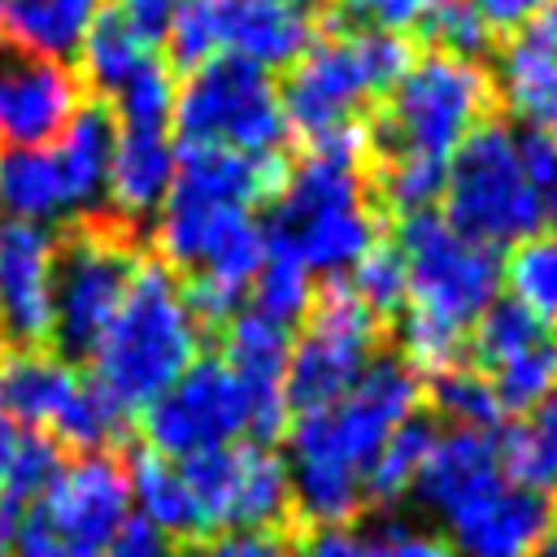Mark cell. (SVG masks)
Segmentation results:
<instances>
[{
    "instance_id": "cell-1",
    "label": "cell",
    "mask_w": 557,
    "mask_h": 557,
    "mask_svg": "<svg viewBox=\"0 0 557 557\" xmlns=\"http://www.w3.org/2000/svg\"><path fill=\"white\" fill-rule=\"evenodd\" d=\"M418 405L422 379L396 357H374L348 396L296 418L283 457L292 509L313 531L357 522L366 509V470L374 466L387 435L418 418Z\"/></svg>"
},
{
    "instance_id": "cell-2",
    "label": "cell",
    "mask_w": 557,
    "mask_h": 557,
    "mask_svg": "<svg viewBox=\"0 0 557 557\" xmlns=\"http://www.w3.org/2000/svg\"><path fill=\"white\" fill-rule=\"evenodd\" d=\"M200 357V322L183 283L161 261H144L91 348V387L131 422Z\"/></svg>"
},
{
    "instance_id": "cell-3",
    "label": "cell",
    "mask_w": 557,
    "mask_h": 557,
    "mask_svg": "<svg viewBox=\"0 0 557 557\" xmlns=\"http://www.w3.org/2000/svg\"><path fill=\"white\" fill-rule=\"evenodd\" d=\"M409 61H413V48L405 35H387L370 26L326 30L292 65L278 91L283 122L296 131L300 144L357 126L366 122L361 113L396 87Z\"/></svg>"
},
{
    "instance_id": "cell-4",
    "label": "cell",
    "mask_w": 557,
    "mask_h": 557,
    "mask_svg": "<svg viewBox=\"0 0 557 557\" xmlns=\"http://www.w3.org/2000/svg\"><path fill=\"white\" fill-rule=\"evenodd\" d=\"M492 100L496 87L479 61L426 52L409 61V70L383 96L379 117L366 122L370 152L448 165V157L487 122Z\"/></svg>"
},
{
    "instance_id": "cell-5",
    "label": "cell",
    "mask_w": 557,
    "mask_h": 557,
    "mask_svg": "<svg viewBox=\"0 0 557 557\" xmlns=\"http://www.w3.org/2000/svg\"><path fill=\"white\" fill-rule=\"evenodd\" d=\"M444 222L479 248H513L544 231V209L522 170L518 135L505 122H483L444 170Z\"/></svg>"
},
{
    "instance_id": "cell-6",
    "label": "cell",
    "mask_w": 557,
    "mask_h": 557,
    "mask_svg": "<svg viewBox=\"0 0 557 557\" xmlns=\"http://www.w3.org/2000/svg\"><path fill=\"white\" fill-rule=\"evenodd\" d=\"M144 265L135 231L87 218L74 226L52 257V352L57 357H91L96 339L113 322L135 270Z\"/></svg>"
},
{
    "instance_id": "cell-7",
    "label": "cell",
    "mask_w": 557,
    "mask_h": 557,
    "mask_svg": "<svg viewBox=\"0 0 557 557\" xmlns=\"http://www.w3.org/2000/svg\"><path fill=\"white\" fill-rule=\"evenodd\" d=\"M0 405L26 431L48 435L57 448L104 453L131 422L52 348L0 352Z\"/></svg>"
},
{
    "instance_id": "cell-8",
    "label": "cell",
    "mask_w": 557,
    "mask_h": 557,
    "mask_svg": "<svg viewBox=\"0 0 557 557\" xmlns=\"http://www.w3.org/2000/svg\"><path fill=\"white\" fill-rule=\"evenodd\" d=\"M379 339H383V318H374L344 278H331L313 296L305 313V331L292 339L283 370L287 409L305 418L348 396V387L379 357Z\"/></svg>"
},
{
    "instance_id": "cell-9",
    "label": "cell",
    "mask_w": 557,
    "mask_h": 557,
    "mask_svg": "<svg viewBox=\"0 0 557 557\" xmlns=\"http://www.w3.org/2000/svg\"><path fill=\"white\" fill-rule=\"evenodd\" d=\"M174 131L183 148H231V152H278L287 131L278 87L265 70L218 57L187 74L174 96Z\"/></svg>"
},
{
    "instance_id": "cell-10",
    "label": "cell",
    "mask_w": 557,
    "mask_h": 557,
    "mask_svg": "<svg viewBox=\"0 0 557 557\" xmlns=\"http://www.w3.org/2000/svg\"><path fill=\"white\" fill-rule=\"evenodd\" d=\"M396 252L405 265V309L470 331L500 300V257L457 235L440 213L400 218Z\"/></svg>"
},
{
    "instance_id": "cell-11",
    "label": "cell",
    "mask_w": 557,
    "mask_h": 557,
    "mask_svg": "<svg viewBox=\"0 0 557 557\" xmlns=\"http://www.w3.org/2000/svg\"><path fill=\"white\" fill-rule=\"evenodd\" d=\"M148 453L165 461H191L200 453L252 440V400L248 387L218 361L196 357L144 413H139Z\"/></svg>"
},
{
    "instance_id": "cell-12",
    "label": "cell",
    "mask_w": 557,
    "mask_h": 557,
    "mask_svg": "<svg viewBox=\"0 0 557 557\" xmlns=\"http://www.w3.org/2000/svg\"><path fill=\"white\" fill-rule=\"evenodd\" d=\"M191 487L200 531H274L292 513L287 461L270 444L239 440L178 461Z\"/></svg>"
},
{
    "instance_id": "cell-13",
    "label": "cell",
    "mask_w": 557,
    "mask_h": 557,
    "mask_svg": "<svg viewBox=\"0 0 557 557\" xmlns=\"http://www.w3.org/2000/svg\"><path fill=\"white\" fill-rule=\"evenodd\" d=\"M65 557H104L131 522V483L117 453H78L26 509Z\"/></svg>"
},
{
    "instance_id": "cell-14",
    "label": "cell",
    "mask_w": 557,
    "mask_h": 557,
    "mask_svg": "<svg viewBox=\"0 0 557 557\" xmlns=\"http://www.w3.org/2000/svg\"><path fill=\"white\" fill-rule=\"evenodd\" d=\"M83 109V83L65 61L0 44V144L48 148Z\"/></svg>"
},
{
    "instance_id": "cell-15",
    "label": "cell",
    "mask_w": 557,
    "mask_h": 557,
    "mask_svg": "<svg viewBox=\"0 0 557 557\" xmlns=\"http://www.w3.org/2000/svg\"><path fill=\"white\" fill-rule=\"evenodd\" d=\"M52 257L48 226L0 218V335L13 348H44L52 335Z\"/></svg>"
},
{
    "instance_id": "cell-16",
    "label": "cell",
    "mask_w": 557,
    "mask_h": 557,
    "mask_svg": "<svg viewBox=\"0 0 557 557\" xmlns=\"http://www.w3.org/2000/svg\"><path fill=\"white\" fill-rule=\"evenodd\" d=\"M557 527L553 500L500 483L492 496L470 505L461 518L448 522L453 557H535Z\"/></svg>"
},
{
    "instance_id": "cell-17",
    "label": "cell",
    "mask_w": 557,
    "mask_h": 557,
    "mask_svg": "<svg viewBox=\"0 0 557 557\" xmlns=\"http://www.w3.org/2000/svg\"><path fill=\"white\" fill-rule=\"evenodd\" d=\"M500 483H505V474H500V461H496V444L487 435L444 431V435L431 440L426 461H422L409 496H418V505L448 527L470 505L492 496Z\"/></svg>"
},
{
    "instance_id": "cell-18",
    "label": "cell",
    "mask_w": 557,
    "mask_h": 557,
    "mask_svg": "<svg viewBox=\"0 0 557 557\" xmlns=\"http://www.w3.org/2000/svg\"><path fill=\"white\" fill-rule=\"evenodd\" d=\"M322 0H226V57L292 70L318 39Z\"/></svg>"
},
{
    "instance_id": "cell-19",
    "label": "cell",
    "mask_w": 557,
    "mask_h": 557,
    "mask_svg": "<svg viewBox=\"0 0 557 557\" xmlns=\"http://www.w3.org/2000/svg\"><path fill=\"white\" fill-rule=\"evenodd\" d=\"M174 170H178V148H174L170 131H117L109 183H104L109 222H117L126 231L148 222L165 205Z\"/></svg>"
},
{
    "instance_id": "cell-20",
    "label": "cell",
    "mask_w": 557,
    "mask_h": 557,
    "mask_svg": "<svg viewBox=\"0 0 557 557\" xmlns=\"http://www.w3.org/2000/svg\"><path fill=\"white\" fill-rule=\"evenodd\" d=\"M100 9L104 0H0V44L48 61H70L78 57Z\"/></svg>"
},
{
    "instance_id": "cell-21",
    "label": "cell",
    "mask_w": 557,
    "mask_h": 557,
    "mask_svg": "<svg viewBox=\"0 0 557 557\" xmlns=\"http://www.w3.org/2000/svg\"><path fill=\"white\" fill-rule=\"evenodd\" d=\"M113 113L109 104H83L70 126L57 135V170L65 178V196L74 213H96V205L104 200V183H109V161H113Z\"/></svg>"
},
{
    "instance_id": "cell-22",
    "label": "cell",
    "mask_w": 557,
    "mask_h": 557,
    "mask_svg": "<svg viewBox=\"0 0 557 557\" xmlns=\"http://www.w3.org/2000/svg\"><path fill=\"white\" fill-rule=\"evenodd\" d=\"M496 96L535 131H557V48L531 30H518L492 78Z\"/></svg>"
},
{
    "instance_id": "cell-23",
    "label": "cell",
    "mask_w": 557,
    "mask_h": 557,
    "mask_svg": "<svg viewBox=\"0 0 557 557\" xmlns=\"http://www.w3.org/2000/svg\"><path fill=\"white\" fill-rule=\"evenodd\" d=\"M65 178L57 170L52 148H4L0 152V218L48 226L57 218H70Z\"/></svg>"
},
{
    "instance_id": "cell-24",
    "label": "cell",
    "mask_w": 557,
    "mask_h": 557,
    "mask_svg": "<svg viewBox=\"0 0 557 557\" xmlns=\"http://www.w3.org/2000/svg\"><path fill=\"white\" fill-rule=\"evenodd\" d=\"M126 483H131V505L139 509V522L152 527L161 540H170V535L200 540L205 535L178 461H165V457L144 448L126 461Z\"/></svg>"
},
{
    "instance_id": "cell-25",
    "label": "cell",
    "mask_w": 557,
    "mask_h": 557,
    "mask_svg": "<svg viewBox=\"0 0 557 557\" xmlns=\"http://www.w3.org/2000/svg\"><path fill=\"white\" fill-rule=\"evenodd\" d=\"M496 461L509 487H522L535 496L557 492V392L535 409L518 413L509 426H500Z\"/></svg>"
},
{
    "instance_id": "cell-26",
    "label": "cell",
    "mask_w": 557,
    "mask_h": 557,
    "mask_svg": "<svg viewBox=\"0 0 557 557\" xmlns=\"http://www.w3.org/2000/svg\"><path fill=\"white\" fill-rule=\"evenodd\" d=\"M292 557H453V548L409 522H344L309 531Z\"/></svg>"
},
{
    "instance_id": "cell-27",
    "label": "cell",
    "mask_w": 557,
    "mask_h": 557,
    "mask_svg": "<svg viewBox=\"0 0 557 557\" xmlns=\"http://www.w3.org/2000/svg\"><path fill=\"white\" fill-rule=\"evenodd\" d=\"M152 48H157V44H152L144 30H135V26L104 0V9L96 13V22H91V30L83 35V48H78V65H83V78H78V83H87V87L113 96L126 78H135V74L152 61Z\"/></svg>"
},
{
    "instance_id": "cell-28",
    "label": "cell",
    "mask_w": 557,
    "mask_h": 557,
    "mask_svg": "<svg viewBox=\"0 0 557 557\" xmlns=\"http://www.w3.org/2000/svg\"><path fill=\"white\" fill-rule=\"evenodd\" d=\"M500 283L509 287V300L522 305L531 318L544 326L557 322V231H540L522 244L500 265Z\"/></svg>"
},
{
    "instance_id": "cell-29",
    "label": "cell",
    "mask_w": 557,
    "mask_h": 557,
    "mask_svg": "<svg viewBox=\"0 0 557 557\" xmlns=\"http://www.w3.org/2000/svg\"><path fill=\"white\" fill-rule=\"evenodd\" d=\"M431 440H435V431H431L426 418L400 422L387 435V444L379 448L374 466L366 470V505H396L400 496H409L413 492V479H418V470L426 461Z\"/></svg>"
},
{
    "instance_id": "cell-30",
    "label": "cell",
    "mask_w": 557,
    "mask_h": 557,
    "mask_svg": "<svg viewBox=\"0 0 557 557\" xmlns=\"http://www.w3.org/2000/svg\"><path fill=\"white\" fill-rule=\"evenodd\" d=\"M431 405L440 418L453 422V431H496L505 426V405L496 396V387L487 383L483 370L474 366H457V370H444L431 379Z\"/></svg>"
},
{
    "instance_id": "cell-31",
    "label": "cell",
    "mask_w": 557,
    "mask_h": 557,
    "mask_svg": "<svg viewBox=\"0 0 557 557\" xmlns=\"http://www.w3.org/2000/svg\"><path fill=\"white\" fill-rule=\"evenodd\" d=\"M174 70H200L226 57V0H178L161 35Z\"/></svg>"
},
{
    "instance_id": "cell-32",
    "label": "cell",
    "mask_w": 557,
    "mask_h": 557,
    "mask_svg": "<svg viewBox=\"0 0 557 557\" xmlns=\"http://www.w3.org/2000/svg\"><path fill=\"white\" fill-rule=\"evenodd\" d=\"M483 374H487V383L496 387L505 413H509V409H513V413H527V409H535L540 400H548V396L557 392V339L544 335V339L518 348L513 357L496 361V366L483 370Z\"/></svg>"
},
{
    "instance_id": "cell-33",
    "label": "cell",
    "mask_w": 557,
    "mask_h": 557,
    "mask_svg": "<svg viewBox=\"0 0 557 557\" xmlns=\"http://www.w3.org/2000/svg\"><path fill=\"white\" fill-rule=\"evenodd\" d=\"M444 170L435 161H413V157H379L374 170V205L392 209L400 218H418L431 213V205H440L444 196Z\"/></svg>"
},
{
    "instance_id": "cell-34",
    "label": "cell",
    "mask_w": 557,
    "mask_h": 557,
    "mask_svg": "<svg viewBox=\"0 0 557 557\" xmlns=\"http://www.w3.org/2000/svg\"><path fill=\"white\" fill-rule=\"evenodd\" d=\"M174 74L170 65H157L148 61L135 78H126L117 91H113V126L117 131H170L174 126Z\"/></svg>"
},
{
    "instance_id": "cell-35",
    "label": "cell",
    "mask_w": 557,
    "mask_h": 557,
    "mask_svg": "<svg viewBox=\"0 0 557 557\" xmlns=\"http://www.w3.org/2000/svg\"><path fill=\"white\" fill-rule=\"evenodd\" d=\"M309 305H313V274L300 261L265 248V261L252 278V309L292 331V322H300Z\"/></svg>"
},
{
    "instance_id": "cell-36",
    "label": "cell",
    "mask_w": 557,
    "mask_h": 557,
    "mask_svg": "<svg viewBox=\"0 0 557 557\" xmlns=\"http://www.w3.org/2000/svg\"><path fill=\"white\" fill-rule=\"evenodd\" d=\"M466 335L461 326H448L440 318H426V313H413V309H400V357L413 374H444V370H457L466 366Z\"/></svg>"
},
{
    "instance_id": "cell-37",
    "label": "cell",
    "mask_w": 557,
    "mask_h": 557,
    "mask_svg": "<svg viewBox=\"0 0 557 557\" xmlns=\"http://www.w3.org/2000/svg\"><path fill=\"white\" fill-rule=\"evenodd\" d=\"M548 335V326L540 322V318H531L522 305H513V300H496L479 322H474V331L466 335V348H474V370H492L496 361H505V357H513L518 348H527V344H535V339H544Z\"/></svg>"
},
{
    "instance_id": "cell-38",
    "label": "cell",
    "mask_w": 557,
    "mask_h": 557,
    "mask_svg": "<svg viewBox=\"0 0 557 557\" xmlns=\"http://www.w3.org/2000/svg\"><path fill=\"white\" fill-rule=\"evenodd\" d=\"M348 287L361 296V305L374 313V318H392L405 309L409 292H405V265H400V252L392 244H374L357 265H352V278Z\"/></svg>"
},
{
    "instance_id": "cell-39",
    "label": "cell",
    "mask_w": 557,
    "mask_h": 557,
    "mask_svg": "<svg viewBox=\"0 0 557 557\" xmlns=\"http://www.w3.org/2000/svg\"><path fill=\"white\" fill-rule=\"evenodd\" d=\"M418 30H422V39L435 44V52L461 57V61H474V57L492 44V30L483 26V17L474 13L470 0H448V4H440Z\"/></svg>"
},
{
    "instance_id": "cell-40",
    "label": "cell",
    "mask_w": 557,
    "mask_h": 557,
    "mask_svg": "<svg viewBox=\"0 0 557 557\" xmlns=\"http://www.w3.org/2000/svg\"><path fill=\"white\" fill-rule=\"evenodd\" d=\"M339 13H348L357 26L370 30H387V35H409L418 30L440 4L448 0H335Z\"/></svg>"
},
{
    "instance_id": "cell-41",
    "label": "cell",
    "mask_w": 557,
    "mask_h": 557,
    "mask_svg": "<svg viewBox=\"0 0 557 557\" xmlns=\"http://www.w3.org/2000/svg\"><path fill=\"white\" fill-rule=\"evenodd\" d=\"M518 152H522V170L531 178V191L544 209V222H553V231H557V139H553V131L527 126L518 135Z\"/></svg>"
},
{
    "instance_id": "cell-42",
    "label": "cell",
    "mask_w": 557,
    "mask_h": 557,
    "mask_svg": "<svg viewBox=\"0 0 557 557\" xmlns=\"http://www.w3.org/2000/svg\"><path fill=\"white\" fill-rule=\"evenodd\" d=\"M183 557H292L274 531H213L183 548Z\"/></svg>"
},
{
    "instance_id": "cell-43",
    "label": "cell",
    "mask_w": 557,
    "mask_h": 557,
    "mask_svg": "<svg viewBox=\"0 0 557 557\" xmlns=\"http://www.w3.org/2000/svg\"><path fill=\"white\" fill-rule=\"evenodd\" d=\"M474 4V13L483 17V26L492 30V35H518V30H527L553 0H470Z\"/></svg>"
},
{
    "instance_id": "cell-44",
    "label": "cell",
    "mask_w": 557,
    "mask_h": 557,
    "mask_svg": "<svg viewBox=\"0 0 557 557\" xmlns=\"http://www.w3.org/2000/svg\"><path fill=\"white\" fill-rule=\"evenodd\" d=\"M135 30H144L152 44H161V35H165V26H170V17H174V9H178V0H109Z\"/></svg>"
},
{
    "instance_id": "cell-45",
    "label": "cell",
    "mask_w": 557,
    "mask_h": 557,
    "mask_svg": "<svg viewBox=\"0 0 557 557\" xmlns=\"http://www.w3.org/2000/svg\"><path fill=\"white\" fill-rule=\"evenodd\" d=\"M104 557H174V548H170V540H161L152 527H144L139 518H131Z\"/></svg>"
},
{
    "instance_id": "cell-46",
    "label": "cell",
    "mask_w": 557,
    "mask_h": 557,
    "mask_svg": "<svg viewBox=\"0 0 557 557\" xmlns=\"http://www.w3.org/2000/svg\"><path fill=\"white\" fill-rule=\"evenodd\" d=\"M17 440H22V426H17V422L4 413V405H0V483H4V470H9V461H13Z\"/></svg>"
},
{
    "instance_id": "cell-47",
    "label": "cell",
    "mask_w": 557,
    "mask_h": 557,
    "mask_svg": "<svg viewBox=\"0 0 557 557\" xmlns=\"http://www.w3.org/2000/svg\"><path fill=\"white\" fill-rule=\"evenodd\" d=\"M535 557H557V527L548 531V540H544V548H540Z\"/></svg>"
}]
</instances>
